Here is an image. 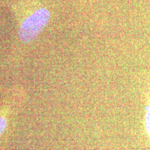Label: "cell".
I'll use <instances>...</instances> for the list:
<instances>
[{"label": "cell", "mask_w": 150, "mask_h": 150, "mask_svg": "<svg viewBox=\"0 0 150 150\" xmlns=\"http://www.w3.org/2000/svg\"><path fill=\"white\" fill-rule=\"evenodd\" d=\"M50 18V12L40 8L32 13L22 22L18 30V38L23 43L32 42L47 25Z\"/></svg>", "instance_id": "obj_1"}, {"label": "cell", "mask_w": 150, "mask_h": 150, "mask_svg": "<svg viewBox=\"0 0 150 150\" xmlns=\"http://www.w3.org/2000/svg\"><path fill=\"white\" fill-rule=\"evenodd\" d=\"M145 126L147 133L150 135V106L146 108V115H145Z\"/></svg>", "instance_id": "obj_2"}, {"label": "cell", "mask_w": 150, "mask_h": 150, "mask_svg": "<svg viewBox=\"0 0 150 150\" xmlns=\"http://www.w3.org/2000/svg\"><path fill=\"white\" fill-rule=\"evenodd\" d=\"M6 127H7V120H6V118L4 117H3V116H0V137L4 133Z\"/></svg>", "instance_id": "obj_3"}]
</instances>
